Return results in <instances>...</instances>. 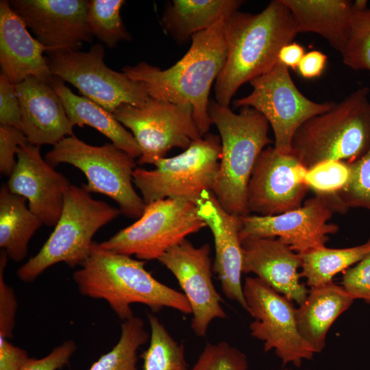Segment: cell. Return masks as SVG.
Listing matches in <instances>:
<instances>
[{"mask_svg": "<svg viewBox=\"0 0 370 370\" xmlns=\"http://www.w3.org/2000/svg\"><path fill=\"white\" fill-rule=\"evenodd\" d=\"M227 47L224 66L214 84L216 101L226 106L245 83L265 74L279 62L281 49L298 34L282 0L271 1L260 12L236 11L223 28Z\"/></svg>", "mask_w": 370, "mask_h": 370, "instance_id": "cell-1", "label": "cell"}, {"mask_svg": "<svg viewBox=\"0 0 370 370\" xmlns=\"http://www.w3.org/2000/svg\"><path fill=\"white\" fill-rule=\"evenodd\" d=\"M227 17L194 34L186 54L166 69L146 62L122 69L130 79L144 85L150 98L191 105L194 120L202 136L208 133L212 125L208 114L210 88L226 59L223 28Z\"/></svg>", "mask_w": 370, "mask_h": 370, "instance_id": "cell-2", "label": "cell"}, {"mask_svg": "<svg viewBox=\"0 0 370 370\" xmlns=\"http://www.w3.org/2000/svg\"><path fill=\"white\" fill-rule=\"evenodd\" d=\"M145 264L93 241L87 258L73 273V280L83 296L105 300L123 321L134 316L131 305L134 303L148 306L153 312L171 308L192 314L185 295L156 280Z\"/></svg>", "mask_w": 370, "mask_h": 370, "instance_id": "cell-3", "label": "cell"}, {"mask_svg": "<svg viewBox=\"0 0 370 370\" xmlns=\"http://www.w3.org/2000/svg\"><path fill=\"white\" fill-rule=\"evenodd\" d=\"M208 114L221 142L219 169L212 191L228 213L248 215V184L260 154L273 143L268 134L270 125L254 108L243 107L235 113L214 99L209 101Z\"/></svg>", "mask_w": 370, "mask_h": 370, "instance_id": "cell-4", "label": "cell"}, {"mask_svg": "<svg viewBox=\"0 0 370 370\" xmlns=\"http://www.w3.org/2000/svg\"><path fill=\"white\" fill-rule=\"evenodd\" d=\"M370 89L361 87L296 132L291 153L307 169L328 160L352 163L370 147Z\"/></svg>", "mask_w": 370, "mask_h": 370, "instance_id": "cell-5", "label": "cell"}, {"mask_svg": "<svg viewBox=\"0 0 370 370\" xmlns=\"http://www.w3.org/2000/svg\"><path fill=\"white\" fill-rule=\"evenodd\" d=\"M120 212L92 198L84 188L71 184L64 193L62 214L53 231L38 254L18 268V278L32 282L60 262L71 267L80 266L90 253L94 235Z\"/></svg>", "mask_w": 370, "mask_h": 370, "instance_id": "cell-6", "label": "cell"}, {"mask_svg": "<svg viewBox=\"0 0 370 370\" xmlns=\"http://www.w3.org/2000/svg\"><path fill=\"white\" fill-rule=\"evenodd\" d=\"M45 159L53 167L66 163L81 170L88 180L82 188L110 197L125 216L139 218L143 213L145 204L133 186L135 158L112 143L94 146L75 136H68L55 145Z\"/></svg>", "mask_w": 370, "mask_h": 370, "instance_id": "cell-7", "label": "cell"}, {"mask_svg": "<svg viewBox=\"0 0 370 370\" xmlns=\"http://www.w3.org/2000/svg\"><path fill=\"white\" fill-rule=\"evenodd\" d=\"M219 136L207 133L182 153L157 160L154 169L136 168L133 182L145 205L164 199L196 202L205 190H212L219 169Z\"/></svg>", "mask_w": 370, "mask_h": 370, "instance_id": "cell-8", "label": "cell"}, {"mask_svg": "<svg viewBox=\"0 0 370 370\" xmlns=\"http://www.w3.org/2000/svg\"><path fill=\"white\" fill-rule=\"evenodd\" d=\"M195 202L181 199H160L145 205L133 224L99 243L104 249L140 260L158 259L169 249L207 227Z\"/></svg>", "mask_w": 370, "mask_h": 370, "instance_id": "cell-9", "label": "cell"}, {"mask_svg": "<svg viewBox=\"0 0 370 370\" xmlns=\"http://www.w3.org/2000/svg\"><path fill=\"white\" fill-rule=\"evenodd\" d=\"M250 94L233 101L234 108L250 107L267 120L274 134V147L282 153L292 151L297 130L308 120L328 110L334 101L316 102L295 84L289 69L281 62L249 82Z\"/></svg>", "mask_w": 370, "mask_h": 370, "instance_id": "cell-10", "label": "cell"}, {"mask_svg": "<svg viewBox=\"0 0 370 370\" xmlns=\"http://www.w3.org/2000/svg\"><path fill=\"white\" fill-rule=\"evenodd\" d=\"M104 57L103 45L97 43L86 52L67 51L47 58L53 76L112 113L123 104L144 105L150 98L144 85L108 67Z\"/></svg>", "mask_w": 370, "mask_h": 370, "instance_id": "cell-11", "label": "cell"}, {"mask_svg": "<svg viewBox=\"0 0 370 370\" xmlns=\"http://www.w3.org/2000/svg\"><path fill=\"white\" fill-rule=\"evenodd\" d=\"M113 114L129 128L140 150L137 162L151 164L174 147L185 150L201 138L188 103H173L149 98L141 106L123 104Z\"/></svg>", "mask_w": 370, "mask_h": 370, "instance_id": "cell-12", "label": "cell"}, {"mask_svg": "<svg viewBox=\"0 0 370 370\" xmlns=\"http://www.w3.org/2000/svg\"><path fill=\"white\" fill-rule=\"evenodd\" d=\"M337 194L315 195L294 210L274 216L240 217L241 242L249 237L280 239L297 254L325 247L330 234L339 230L329 220L335 212L345 214L347 209Z\"/></svg>", "mask_w": 370, "mask_h": 370, "instance_id": "cell-13", "label": "cell"}, {"mask_svg": "<svg viewBox=\"0 0 370 370\" xmlns=\"http://www.w3.org/2000/svg\"><path fill=\"white\" fill-rule=\"evenodd\" d=\"M247 312L254 318L251 335L264 342V352L274 349L282 362L299 367L316 354L300 335L296 308L291 301L258 278L247 277L243 284Z\"/></svg>", "mask_w": 370, "mask_h": 370, "instance_id": "cell-14", "label": "cell"}, {"mask_svg": "<svg viewBox=\"0 0 370 370\" xmlns=\"http://www.w3.org/2000/svg\"><path fill=\"white\" fill-rule=\"evenodd\" d=\"M307 169L292 153L268 146L260 154L247 187L249 212L274 216L300 207L309 190Z\"/></svg>", "mask_w": 370, "mask_h": 370, "instance_id": "cell-15", "label": "cell"}, {"mask_svg": "<svg viewBox=\"0 0 370 370\" xmlns=\"http://www.w3.org/2000/svg\"><path fill=\"white\" fill-rule=\"evenodd\" d=\"M210 247H195L185 239L162 255L158 260L177 279L193 314L191 328L198 336H206L215 319H225L222 298L212 281Z\"/></svg>", "mask_w": 370, "mask_h": 370, "instance_id": "cell-16", "label": "cell"}, {"mask_svg": "<svg viewBox=\"0 0 370 370\" xmlns=\"http://www.w3.org/2000/svg\"><path fill=\"white\" fill-rule=\"evenodd\" d=\"M12 9L30 28L49 55L78 51L92 36L86 23V0H12Z\"/></svg>", "mask_w": 370, "mask_h": 370, "instance_id": "cell-17", "label": "cell"}, {"mask_svg": "<svg viewBox=\"0 0 370 370\" xmlns=\"http://www.w3.org/2000/svg\"><path fill=\"white\" fill-rule=\"evenodd\" d=\"M16 158L8 188L27 199L29 210L43 225L55 226L62 214L64 193L71 184L42 158L38 146L21 145Z\"/></svg>", "mask_w": 370, "mask_h": 370, "instance_id": "cell-18", "label": "cell"}, {"mask_svg": "<svg viewBox=\"0 0 370 370\" xmlns=\"http://www.w3.org/2000/svg\"><path fill=\"white\" fill-rule=\"evenodd\" d=\"M195 203L199 216L213 235V271L221 282L222 291L227 298L238 303L247 311L241 281L243 254L239 236L241 218L226 212L212 190L204 191Z\"/></svg>", "mask_w": 370, "mask_h": 370, "instance_id": "cell-19", "label": "cell"}, {"mask_svg": "<svg viewBox=\"0 0 370 370\" xmlns=\"http://www.w3.org/2000/svg\"><path fill=\"white\" fill-rule=\"evenodd\" d=\"M241 245L243 273H253L288 300L304 303L309 291L300 282L299 254L276 238L249 237Z\"/></svg>", "mask_w": 370, "mask_h": 370, "instance_id": "cell-20", "label": "cell"}, {"mask_svg": "<svg viewBox=\"0 0 370 370\" xmlns=\"http://www.w3.org/2000/svg\"><path fill=\"white\" fill-rule=\"evenodd\" d=\"M14 86L21 108L22 129L29 144L54 146L75 136V125L51 84L29 77Z\"/></svg>", "mask_w": 370, "mask_h": 370, "instance_id": "cell-21", "label": "cell"}, {"mask_svg": "<svg viewBox=\"0 0 370 370\" xmlns=\"http://www.w3.org/2000/svg\"><path fill=\"white\" fill-rule=\"evenodd\" d=\"M8 1H0V65L2 73L16 85L29 77L51 84L53 77L42 53L46 48L34 38Z\"/></svg>", "mask_w": 370, "mask_h": 370, "instance_id": "cell-22", "label": "cell"}, {"mask_svg": "<svg viewBox=\"0 0 370 370\" xmlns=\"http://www.w3.org/2000/svg\"><path fill=\"white\" fill-rule=\"evenodd\" d=\"M299 33H314L342 53L347 42L354 11L349 0H282Z\"/></svg>", "mask_w": 370, "mask_h": 370, "instance_id": "cell-23", "label": "cell"}, {"mask_svg": "<svg viewBox=\"0 0 370 370\" xmlns=\"http://www.w3.org/2000/svg\"><path fill=\"white\" fill-rule=\"evenodd\" d=\"M354 300L342 286L332 282L311 288L306 300L296 308L299 332L316 354L324 349L332 325Z\"/></svg>", "mask_w": 370, "mask_h": 370, "instance_id": "cell-24", "label": "cell"}, {"mask_svg": "<svg viewBox=\"0 0 370 370\" xmlns=\"http://www.w3.org/2000/svg\"><path fill=\"white\" fill-rule=\"evenodd\" d=\"M51 84L60 98L66 114L74 125L90 126L132 158L140 156V148L133 134L123 127L113 113L85 97L74 94L64 85L62 80L53 75Z\"/></svg>", "mask_w": 370, "mask_h": 370, "instance_id": "cell-25", "label": "cell"}, {"mask_svg": "<svg viewBox=\"0 0 370 370\" xmlns=\"http://www.w3.org/2000/svg\"><path fill=\"white\" fill-rule=\"evenodd\" d=\"M241 0H173L162 17L165 30L179 43L238 11Z\"/></svg>", "mask_w": 370, "mask_h": 370, "instance_id": "cell-26", "label": "cell"}, {"mask_svg": "<svg viewBox=\"0 0 370 370\" xmlns=\"http://www.w3.org/2000/svg\"><path fill=\"white\" fill-rule=\"evenodd\" d=\"M42 225L29 210L26 198L10 192L6 184L0 190V247L8 258L23 260L28 243Z\"/></svg>", "mask_w": 370, "mask_h": 370, "instance_id": "cell-27", "label": "cell"}, {"mask_svg": "<svg viewBox=\"0 0 370 370\" xmlns=\"http://www.w3.org/2000/svg\"><path fill=\"white\" fill-rule=\"evenodd\" d=\"M370 251V236L365 243L347 248L325 247L299 254L301 260L300 275L311 288L333 282L339 272H343L361 260Z\"/></svg>", "mask_w": 370, "mask_h": 370, "instance_id": "cell-28", "label": "cell"}, {"mask_svg": "<svg viewBox=\"0 0 370 370\" xmlns=\"http://www.w3.org/2000/svg\"><path fill=\"white\" fill-rule=\"evenodd\" d=\"M151 328L148 348L143 352V370H189L184 346L177 342L159 319L147 314Z\"/></svg>", "mask_w": 370, "mask_h": 370, "instance_id": "cell-29", "label": "cell"}, {"mask_svg": "<svg viewBox=\"0 0 370 370\" xmlns=\"http://www.w3.org/2000/svg\"><path fill=\"white\" fill-rule=\"evenodd\" d=\"M149 337L140 318L133 316L123 321L118 343L88 370H136L137 351Z\"/></svg>", "mask_w": 370, "mask_h": 370, "instance_id": "cell-30", "label": "cell"}, {"mask_svg": "<svg viewBox=\"0 0 370 370\" xmlns=\"http://www.w3.org/2000/svg\"><path fill=\"white\" fill-rule=\"evenodd\" d=\"M123 0L88 1L86 23L92 36H96L108 47L114 48L121 40H130L120 12Z\"/></svg>", "mask_w": 370, "mask_h": 370, "instance_id": "cell-31", "label": "cell"}, {"mask_svg": "<svg viewBox=\"0 0 370 370\" xmlns=\"http://www.w3.org/2000/svg\"><path fill=\"white\" fill-rule=\"evenodd\" d=\"M354 5L349 38L341 54L350 69L370 71V6L365 0L355 1Z\"/></svg>", "mask_w": 370, "mask_h": 370, "instance_id": "cell-32", "label": "cell"}, {"mask_svg": "<svg viewBox=\"0 0 370 370\" xmlns=\"http://www.w3.org/2000/svg\"><path fill=\"white\" fill-rule=\"evenodd\" d=\"M350 177L349 162L328 160L308 169L305 182L315 195H332L340 193L348 184Z\"/></svg>", "mask_w": 370, "mask_h": 370, "instance_id": "cell-33", "label": "cell"}, {"mask_svg": "<svg viewBox=\"0 0 370 370\" xmlns=\"http://www.w3.org/2000/svg\"><path fill=\"white\" fill-rule=\"evenodd\" d=\"M349 164L350 180L338 195L349 209L370 210V147L360 158Z\"/></svg>", "mask_w": 370, "mask_h": 370, "instance_id": "cell-34", "label": "cell"}, {"mask_svg": "<svg viewBox=\"0 0 370 370\" xmlns=\"http://www.w3.org/2000/svg\"><path fill=\"white\" fill-rule=\"evenodd\" d=\"M246 355L225 341L207 343L189 370H247Z\"/></svg>", "mask_w": 370, "mask_h": 370, "instance_id": "cell-35", "label": "cell"}, {"mask_svg": "<svg viewBox=\"0 0 370 370\" xmlns=\"http://www.w3.org/2000/svg\"><path fill=\"white\" fill-rule=\"evenodd\" d=\"M8 259L6 251L2 249L0 254V338L7 339L12 336L17 308L14 291L4 280Z\"/></svg>", "mask_w": 370, "mask_h": 370, "instance_id": "cell-36", "label": "cell"}, {"mask_svg": "<svg viewBox=\"0 0 370 370\" xmlns=\"http://www.w3.org/2000/svg\"><path fill=\"white\" fill-rule=\"evenodd\" d=\"M29 141L23 130L0 124V172L10 177L16 163V156L19 147Z\"/></svg>", "mask_w": 370, "mask_h": 370, "instance_id": "cell-37", "label": "cell"}, {"mask_svg": "<svg viewBox=\"0 0 370 370\" xmlns=\"http://www.w3.org/2000/svg\"><path fill=\"white\" fill-rule=\"evenodd\" d=\"M342 286L356 299L370 304V251L358 263L344 271Z\"/></svg>", "mask_w": 370, "mask_h": 370, "instance_id": "cell-38", "label": "cell"}, {"mask_svg": "<svg viewBox=\"0 0 370 370\" xmlns=\"http://www.w3.org/2000/svg\"><path fill=\"white\" fill-rule=\"evenodd\" d=\"M0 124L23 130L21 108L15 86L3 73L0 75Z\"/></svg>", "mask_w": 370, "mask_h": 370, "instance_id": "cell-39", "label": "cell"}, {"mask_svg": "<svg viewBox=\"0 0 370 370\" xmlns=\"http://www.w3.org/2000/svg\"><path fill=\"white\" fill-rule=\"evenodd\" d=\"M76 349L74 341H66L42 358H30L21 370H58L69 362Z\"/></svg>", "mask_w": 370, "mask_h": 370, "instance_id": "cell-40", "label": "cell"}, {"mask_svg": "<svg viewBox=\"0 0 370 370\" xmlns=\"http://www.w3.org/2000/svg\"><path fill=\"white\" fill-rule=\"evenodd\" d=\"M29 358L25 350L0 338V370H21Z\"/></svg>", "mask_w": 370, "mask_h": 370, "instance_id": "cell-41", "label": "cell"}, {"mask_svg": "<svg viewBox=\"0 0 370 370\" xmlns=\"http://www.w3.org/2000/svg\"><path fill=\"white\" fill-rule=\"evenodd\" d=\"M328 56L318 50H312L304 54L297 68L299 75L304 79H312L323 73Z\"/></svg>", "mask_w": 370, "mask_h": 370, "instance_id": "cell-42", "label": "cell"}, {"mask_svg": "<svg viewBox=\"0 0 370 370\" xmlns=\"http://www.w3.org/2000/svg\"><path fill=\"white\" fill-rule=\"evenodd\" d=\"M305 53L303 46L295 42H292L281 49L278 55V60L288 69L291 68L296 71Z\"/></svg>", "mask_w": 370, "mask_h": 370, "instance_id": "cell-43", "label": "cell"}, {"mask_svg": "<svg viewBox=\"0 0 370 370\" xmlns=\"http://www.w3.org/2000/svg\"><path fill=\"white\" fill-rule=\"evenodd\" d=\"M280 370H292V369H280Z\"/></svg>", "mask_w": 370, "mask_h": 370, "instance_id": "cell-44", "label": "cell"}]
</instances>
